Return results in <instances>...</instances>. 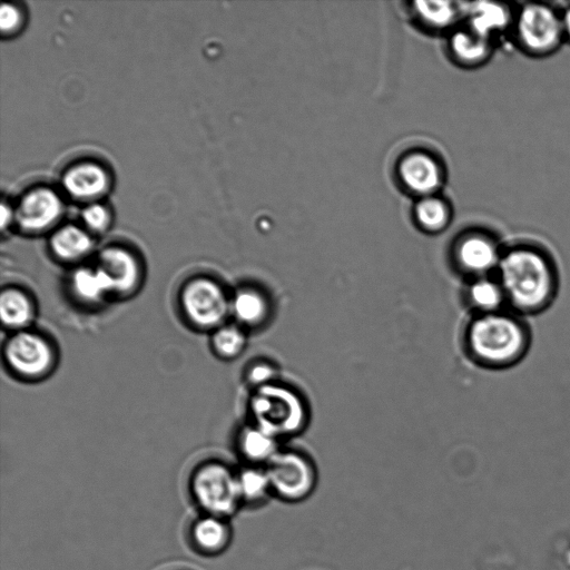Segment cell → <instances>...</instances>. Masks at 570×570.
Segmentation results:
<instances>
[{"instance_id":"21","label":"cell","mask_w":570,"mask_h":570,"mask_svg":"<svg viewBox=\"0 0 570 570\" xmlns=\"http://www.w3.org/2000/svg\"><path fill=\"white\" fill-rule=\"evenodd\" d=\"M230 311L236 320L245 325H256L263 322L268 312L264 295L255 289H240L230 302Z\"/></svg>"},{"instance_id":"1","label":"cell","mask_w":570,"mask_h":570,"mask_svg":"<svg viewBox=\"0 0 570 570\" xmlns=\"http://www.w3.org/2000/svg\"><path fill=\"white\" fill-rule=\"evenodd\" d=\"M508 307L519 314H534L547 308L558 289V274L544 249L531 244L504 248L495 272Z\"/></svg>"},{"instance_id":"14","label":"cell","mask_w":570,"mask_h":570,"mask_svg":"<svg viewBox=\"0 0 570 570\" xmlns=\"http://www.w3.org/2000/svg\"><path fill=\"white\" fill-rule=\"evenodd\" d=\"M404 184L415 193L429 194L441 183V173L436 163L424 154L406 157L400 167Z\"/></svg>"},{"instance_id":"19","label":"cell","mask_w":570,"mask_h":570,"mask_svg":"<svg viewBox=\"0 0 570 570\" xmlns=\"http://www.w3.org/2000/svg\"><path fill=\"white\" fill-rule=\"evenodd\" d=\"M71 289L80 301L86 303H98L112 293L107 277L97 266L75 271L71 276Z\"/></svg>"},{"instance_id":"8","label":"cell","mask_w":570,"mask_h":570,"mask_svg":"<svg viewBox=\"0 0 570 570\" xmlns=\"http://www.w3.org/2000/svg\"><path fill=\"white\" fill-rule=\"evenodd\" d=\"M4 356L16 373L27 377L47 374L55 358L50 344L40 335L27 331H18L8 340Z\"/></svg>"},{"instance_id":"23","label":"cell","mask_w":570,"mask_h":570,"mask_svg":"<svg viewBox=\"0 0 570 570\" xmlns=\"http://www.w3.org/2000/svg\"><path fill=\"white\" fill-rule=\"evenodd\" d=\"M194 537L203 549L218 551L228 542L229 530L218 517L205 518L197 522Z\"/></svg>"},{"instance_id":"26","label":"cell","mask_w":570,"mask_h":570,"mask_svg":"<svg viewBox=\"0 0 570 570\" xmlns=\"http://www.w3.org/2000/svg\"><path fill=\"white\" fill-rule=\"evenodd\" d=\"M81 216L87 227L94 232H102L109 224V214L107 209L99 204H92L86 207Z\"/></svg>"},{"instance_id":"24","label":"cell","mask_w":570,"mask_h":570,"mask_svg":"<svg viewBox=\"0 0 570 570\" xmlns=\"http://www.w3.org/2000/svg\"><path fill=\"white\" fill-rule=\"evenodd\" d=\"M245 344V334L234 325L219 326L213 335L215 352L225 358L236 357L243 352Z\"/></svg>"},{"instance_id":"16","label":"cell","mask_w":570,"mask_h":570,"mask_svg":"<svg viewBox=\"0 0 570 570\" xmlns=\"http://www.w3.org/2000/svg\"><path fill=\"white\" fill-rule=\"evenodd\" d=\"M468 296L480 315L501 312L508 306L504 291L495 274L475 277L469 286Z\"/></svg>"},{"instance_id":"30","label":"cell","mask_w":570,"mask_h":570,"mask_svg":"<svg viewBox=\"0 0 570 570\" xmlns=\"http://www.w3.org/2000/svg\"><path fill=\"white\" fill-rule=\"evenodd\" d=\"M1 213H2L1 214V225H2V227H4L6 224L8 223L7 217L10 219L11 214L4 204H2V206H1Z\"/></svg>"},{"instance_id":"5","label":"cell","mask_w":570,"mask_h":570,"mask_svg":"<svg viewBox=\"0 0 570 570\" xmlns=\"http://www.w3.org/2000/svg\"><path fill=\"white\" fill-rule=\"evenodd\" d=\"M273 495L288 503L306 500L315 490L316 471L302 454L278 452L265 466Z\"/></svg>"},{"instance_id":"27","label":"cell","mask_w":570,"mask_h":570,"mask_svg":"<svg viewBox=\"0 0 570 570\" xmlns=\"http://www.w3.org/2000/svg\"><path fill=\"white\" fill-rule=\"evenodd\" d=\"M276 375L275 368L266 363H259L252 366L248 371V380L258 387L272 384Z\"/></svg>"},{"instance_id":"20","label":"cell","mask_w":570,"mask_h":570,"mask_svg":"<svg viewBox=\"0 0 570 570\" xmlns=\"http://www.w3.org/2000/svg\"><path fill=\"white\" fill-rule=\"evenodd\" d=\"M243 454L254 463L265 465L279 452L277 438L256 426L246 429L240 436Z\"/></svg>"},{"instance_id":"29","label":"cell","mask_w":570,"mask_h":570,"mask_svg":"<svg viewBox=\"0 0 570 570\" xmlns=\"http://www.w3.org/2000/svg\"><path fill=\"white\" fill-rule=\"evenodd\" d=\"M564 42L570 43V3L560 9Z\"/></svg>"},{"instance_id":"28","label":"cell","mask_w":570,"mask_h":570,"mask_svg":"<svg viewBox=\"0 0 570 570\" xmlns=\"http://www.w3.org/2000/svg\"><path fill=\"white\" fill-rule=\"evenodd\" d=\"M21 20L19 10L11 4H2L0 10V27L3 32H10L17 28Z\"/></svg>"},{"instance_id":"2","label":"cell","mask_w":570,"mask_h":570,"mask_svg":"<svg viewBox=\"0 0 570 570\" xmlns=\"http://www.w3.org/2000/svg\"><path fill=\"white\" fill-rule=\"evenodd\" d=\"M529 343L524 322L505 311L479 315L468 330L471 353L490 367L502 368L518 363L527 353Z\"/></svg>"},{"instance_id":"9","label":"cell","mask_w":570,"mask_h":570,"mask_svg":"<svg viewBox=\"0 0 570 570\" xmlns=\"http://www.w3.org/2000/svg\"><path fill=\"white\" fill-rule=\"evenodd\" d=\"M504 247L492 235L475 232L463 237L456 247L461 268L475 277L494 275Z\"/></svg>"},{"instance_id":"7","label":"cell","mask_w":570,"mask_h":570,"mask_svg":"<svg viewBox=\"0 0 570 570\" xmlns=\"http://www.w3.org/2000/svg\"><path fill=\"white\" fill-rule=\"evenodd\" d=\"M181 306L187 318L197 327H218L230 309L222 287L209 278L188 282L181 292Z\"/></svg>"},{"instance_id":"12","label":"cell","mask_w":570,"mask_h":570,"mask_svg":"<svg viewBox=\"0 0 570 570\" xmlns=\"http://www.w3.org/2000/svg\"><path fill=\"white\" fill-rule=\"evenodd\" d=\"M517 4L485 1L475 3L471 9L469 28L482 37L495 42L497 38L511 35Z\"/></svg>"},{"instance_id":"13","label":"cell","mask_w":570,"mask_h":570,"mask_svg":"<svg viewBox=\"0 0 570 570\" xmlns=\"http://www.w3.org/2000/svg\"><path fill=\"white\" fill-rule=\"evenodd\" d=\"M65 189L73 197L88 199L102 194L108 185L106 171L92 163L78 164L62 178Z\"/></svg>"},{"instance_id":"4","label":"cell","mask_w":570,"mask_h":570,"mask_svg":"<svg viewBox=\"0 0 570 570\" xmlns=\"http://www.w3.org/2000/svg\"><path fill=\"white\" fill-rule=\"evenodd\" d=\"M250 407L256 425L275 438L296 433L304 426L306 419L299 396L273 383L258 387Z\"/></svg>"},{"instance_id":"25","label":"cell","mask_w":570,"mask_h":570,"mask_svg":"<svg viewBox=\"0 0 570 570\" xmlns=\"http://www.w3.org/2000/svg\"><path fill=\"white\" fill-rule=\"evenodd\" d=\"M420 224L428 230L436 232L444 228L449 220L446 205L436 198H425L416 207Z\"/></svg>"},{"instance_id":"18","label":"cell","mask_w":570,"mask_h":570,"mask_svg":"<svg viewBox=\"0 0 570 570\" xmlns=\"http://www.w3.org/2000/svg\"><path fill=\"white\" fill-rule=\"evenodd\" d=\"M0 316L6 327L22 331L32 322L35 307L23 292L8 288L0 296Z\"/></svg>"},{"instance_id":"15","label":"cell","mask_w":570,"mask_h":570,"mask_svg":"<svg viewBox=\"0 0 570 570\" xmlns=\"http://www.w3.org/2000/svg\"><path fill=\"white\" fill-rule=\"evenodd\" d=\"M495 42L482 37L472 29L460 30L452 37V51L461 63L478 67L485 63L494 51Z\"/></svg>"},{"instance_id":"17","label":"cell","mask_w":570,"mask_h":570,"mask_svg":"<svg viewBox=\"0 0 570 570\" xmlns=\"http://www.w3.org/2000/svg\"><path fill=\"white\" fill-rule=\"evenodd\" d=\"M50 247L59 259L75 262L81 259L90 252L92 240L85 230L77 226L68 225L52 235Z\"/></svg>"},{"instance_id":"11","label":"cell","mask_w":570,"mask_h":570,"mask_svg":"<svg viewBox=\"0 0 570 570\" xmlns=\"http://www.w3.org/2000/svg\"><path fill=\"white\" fill-rule=\"evenodd\" d=\"M97 267L107 277L114 294L128 295L132 293L140 281V268L137 259L126 249L109 247L104 249Z\"/></svg>"},{"instance_id":"6","label":"cell","mask_w":570,"mask_h":570,"mask_svg":"<svg viewBox=\"0 0 570 570\" xmlns=\"http://www.w3.org/2000/svg\"><path fill=\"white\" fill-rule=\"evenodd\" d=\"M193 487L198 502L215 517L234 513L242 501L237 476L220 464L203 466Z\"/></svg>"},{"instance_id":"3","label":"cell","mask_w":570,"mask_h":570,"mask_svg":"<svg viewBox=\"0 0 570 570\" xmlns=\"http://www.w3.org/2000/svg\"><path fill=\"white\" fill-rule=\"evenodd\" d=\"M511 37L519 50L529 57L554 55L566 43L560 9L540 1L517 4Z\"/></svg>"},{"instance_id":"22","label":"cell","mask_w":570,"mask_h":570,"mask_svg":"<svg viewBox=\"0 0 570 570\" xmlns=\"http://www.w3.org/2000/svg\"><path fill=\"white\" fill-rule=\"evenodd\" d=\"M242 501L259 503L273 495L266 468H248L237 475Z\"/></svg>"},{"instance_id":"10","label":"cell","mask_w":570,"mask_h":570,"mask_svg":"<svg viewBox=\"0 0 570 570\" xmlns=\"http://www.w3.org/2000/svg\"><path fill=\"white\" fill-rule=\"evenodd\" d=\"M61 209V200L53 190L37 188L21 198L14 216L22 229L37 233L51 226Z\"/></svg>"}]
</instances>
